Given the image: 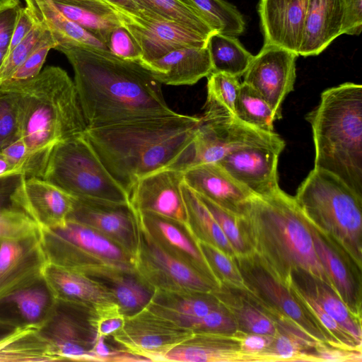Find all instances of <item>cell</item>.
Here are the masks:
<instances>
[{
	"label": "cell",
	"mask_w": 362,
	"mask_h": 362,
	"mask_svg": "<svg viewBox=\"0 0 362 362\" xmlns=\"http://www.w3.org/2000/svg\"><path fill=\"white\" fill-rule=\"evenodd\" d=\"M74 71V84L87 129L175 114L161 83L140 61L79 45H59Z\"/></svg>",
	"instance_id": "6da1fadb"
},
{
	"label": "cell",
	"mask_w": 362,
	"mask_h": 362,
	"mask_svg": "<svg viewBox=\"0 0 362 362\" xmlns=\"http://www.w3.org/2000/svg\"><path fill=\"white\" fill-rule=\"evenodd\" d=\"M200 121V117L175 112L87 129L83 136L129 197L134 184L151 173L187 169Z\"/></svg>",
	"instance_id": "7a4b0ae2"
},
{
	"label": "cell",
	"mask_w": 362,
	"mask_h": 362,
	"mask_svg": "<svg viewBox=\"0 0 362 362\" xmlns=\"http://www.w3.org/2000/svg\"><path fill=\"white\" fill-rule=\"evenodd\" d=\"M239 223L252 253L286 286L293 274H308L334 290L315 252L310 223L293 197L281 188L253 195Z\"/></svg>",
	"instance_id": "3957f363"
},
{
	"label": "cell",
	"mask_w": 362,
	"mask_h": 362,
	"mask_svg": "<svg viewBox=\"0 0 362 362\" xmlns=\"http://www.w3.org/2000/svg\"><path fill=\"white\" fill-rule=\"evenodd\" d=\"M13 91L19 94L20 135L30 154L26 177L43 179L52 148L87 129L74 82L49 66Z\"/></svg>",
	"instance_id": "277c9868"
},
{
	"label": "cell",
	"mask_w": 362,
	"mask_h": 362,
	"mask_svg": "<svg viewBox=\"0 0 362 362\" xmlns=\"http://www.w3.org/2000/svg\"><path fill=\"white\" fill-rule=\"evenodd\" d=\"M305 118L314 168L336 175L362 197V86L347 82L326 89Z\"/></svg>",
	"instance_id": "5b68a950"
},
{
	"label": "cell",
	"mask_w": 362,
	"mask_h": 362,
	"mask_svg": "<svg viewBox=\"0 0 362 362\" xmlns=\"http://www.w3.org/2000/svg\"><path fill=\"white\" fill-rule=\"evenodd\" d=\"M309 223L362 269V197L329 172L313 168L293 197Z\"/></svg>",
	"instance_id": "8992f818"
},
{
	"label": "cell",
	"mask_w": 362,
	"mask_h": 362,
	"mask_svg": "<svg viewBox=\"0 0 362 362\" xmlns=\"http://www.w3.org/2000/svg\"><path fill=\"white\" fill-rule=\"evenodd\" d=\"M40 239L47 262L54 265L84 274L102 269L136 273L131 254L76 221L40 227Z\"/></svg>",
	"instance_id": "52a82bcc"
},
{
	"label": "cell",
	"mask_w": 362,
	"mask_h": 362,
	"mask_svg": "<svg viewBox=\"0 0 362 362\" xmlns=\"http://www.w3.org/2000/svg\"><path fill=\"white\" fill-rule=\"evenodd\" d=\"M43 180L76 198L129 204L83 135L52 148Z\"/></svg>",
	"instance_id": "ba28073f"
},
{
	"label": "cell",
	"mask_w": 362,
	"mask_h": 362,
	"mask_svg": "<svg viewBox=\"0 0 362 362\" xmlns=\"http://www.w3.org/2000/svg\"><path fill=\"white\" fill-rule=\"evenodd\" d=\"M135 217L136 245L134 267L144 284L154 291L180 293H211L218 287L212 280L165 251L136 214Z\"/></svg>",
	"instance_id": "9c48e42d"
},
{
	"label": "cell",
	"mask_w": 362,
	"mask_h": 362,
	"mask_svg": "<svg viewBox=\"0 0 362 362\" xmlns=\"http://www.w3.org/2000/svg\"><path fill=\"white\" fill-rule=\"evenodd\" d=\"M246 288L279 314L290 320L314 340L341 347L316 320L308 309L254 255L233 258Z\"/></svg>",
	"instance_id": "30bf717a"
},
{
	"label": "cell",
	"mask_w": 362,
	"mask_h": 362,
	"mask_svg": "<svg viewBox=\"0 0 362 362\" xmlns=\"http://www.w3.org/2000/svg\"><path fill=\"white\" fill-rule=\"evenodd\" d=\"M193 332L146 307L125 317L123 327L111 337L120 348L132 354L148 361H163L167 352Z\"/></svg>",
	"instance_id": "8fae6325"
},
{
	"label": "cell",
	"mask_w": 362,
	"mask_h": 362,
	"mask_svg": "<svg viewBox=\"0 0 362 362\" xmlns=\"http://www.w3.org/2000/svg\"><path fill=\"white\" fill-rule=\"evenodd\" d=\"M200 117L188 168L204 163H217L240 146L285 143L274 132L257 129L238 119L220 120Z\"/></svg>",
	"instance_id": "7c38bea8"
},
{
	"label": "cell",
	"mask_w": 362,
	"mask_h": 362,
	"mask_svg": "<svg viewBox=\"0 0 362 362\" xmlns=\"http://www.w3.org/2000/svg\"><path fill=\"white\" fill-rule=\"evenodd\" d=\"M115 10L141 49V63L153 61L178 48L207 46L209 37L152 13L143 11L139 16H133Z\"/></svg>",
	"instance_id": "4fadbf2b"
},
{
	"label": "cell",
	"mask_w": 362,
	"mask_h": 362,
	"mask_svg": "<svg viewBox=\"0 0 362 362\" xmlns=\"http://www.w3.org/2000/svg\"><path fill=\"white\" fill-rule=\"evenodd\" d=\"M65 304L67 309L58 312L42 334L59 361H95L94 346L98 337L95 310L85 305Z\"/></svg>",
	"instance_id": "5bb4252c"
},
{
	"label": "cell",
	"mask_w": 362,
	"mask_h": 362,
	"mask_svg": "<svg viewBox=\"0 0 362 362\" xmlns=\"http://www.w3.org/2000/svg\"><path fill=\"white\" fill-rule=\"evenodd\" d=\"M297 57L284 48L264 44L244 74L243 82L257 90L280 119L281 105L294 89Z\"/></svg>",
	"instance_id": "9a60e30c"
},
{
	"label": "cell",
	"mask_w": 362,
	"mask_h": 362,
	"mask_svg": "<svg viewBox=\"0 0 362 362\" xmlns=\"http://www.w3.org/2000/svg\"><path fill=\"white\" fill-rule=\"evenodd\" d=\"M284 147L285 143L243 146L217 163L253 194L266 196L280 189L278 162Z\"/></svg>",
	"instance_id": "2e32d148"
},
{
	"label": "cell",
	"mask_w": 362,
	"mask_h": 362,
	"mask_svg": "<svg viewBox=\"0 0 362 362\" xmlns=\"http://www.w3.org/2000/svg\"><path fill=\"white\" fill-rule=\"evenodd\" d=\"M184 172L165 168L139 180L129 194L134 210L151 213L183 226L189 234L181 184ZM190 235V234H189Z\"/></svg>",
	"instance_id": "e0dca14e"
},
{
	"label": "cell",
	"mask_w": 362,
	"mask_h": 362,
	"mask_svg": "<svg viewBox=\"0 0 362 362\" xmlns=\"http://www.w3.org/2000/svg\"><path fill=\"white\" fill-rule=\"evenodd\" d=\"M67 218L95 230L134 257L136 224L130 204L74 197L73 209Z\"/></svg>",
	"instance_id": "ac0fdd59"
},
{
	"label": "cell",
	"mask_w": 362,
	"mask_h": 362,
	"mask_svg": "<svg viewBox=\"0 0 362 362\" xmlns=\"http://www.w3.org/2000/svg\"><path fill=\"white\" fill-rule=\"evenodd\" d=\"M47 264L40 234L0 240V303L15 291L42 280Z\"/></svg>",
	"instance_id": "d6986e66"
},
{
	"label": "cell",
	"mask_w": 362,
	"mask_h": 362,
	"mask_svg": "<svg viewBox=\"0 0 362 362\" xmlns=\"http://www.w3.org/2000/svg\"><path fill=\"white\" fill-rule=\"evenodd\" d=\"M308 0H259L258 12L264 44L298 55L303 40Z\"/></svg>",
	"instance_id": "ffe728a7"
},
{
	"label": "cell",
	"mask_w": 362,
	"mask_h": 362,
	"mask_svg": "<svg viewBox=\"0 0 362 362\" xmlns=\"http://www.w3.org/2000/svg\"><path fill=\"white\" fill-rule=\"evenodd\" d=\"M310 228L315 252L334 292L350 311L361 319V269L339 246L311 224Z\"/></svg>",
	"instance_id": "44dd1931"
},
{
	"label": "cell",
	"mask_w": 362,
	"mask_h": 362,
	"mask_svg": "<svg viewBox=\"0 0 362 362\" xmlns=\"http://www.w3.org/2000/svg\"><path fill=\"white\" fill-rule=\"evenodd\" d=\"M183 182L196 194L240 216L253 194L217 163L192 166L184 171Z\"/></svg>",
	"instance_id": "7402d4cb"
},
{
	"label": "cell",
	"mask_w": 362,
	"mask_h": 362,
	"mask_svg": "<svg viewBox=\"0 0 362 362\" xmlns=\"http://www.w3.org/2000/svg\"><path fill=\"white\" fill-rule=\"evenodd\" d=\"M42 280L55 303L85 305L98 312L117 305L100 284L78 272L46 264Z\"/></svg>",
	"instance_id": "603a6c76"
},
{
	"label": "cell",
	"mask_w": 362,
	"mask_h": 362,
	"mask_svg": "<svg viewBox=\"0 0 362 362\" xmlns=\"http://www.w3.org/2000/svg\"><path fill=\"white\" fill-rule=\"evenodd\" d=\"M26 177L20 171L0 175V240L40 234V225L30 215L25 192Z\"/></svg>",
	"instance_id": "cb8c5ba5"
},
{
	"label": "cell",
	"mask_w": 362,
	"mask_h": 362,
	"mask_svg": "<svg viewBox=\"0 0 362 362\" xmlns=\"http://www.w3.org/2000/svg\"><path fill=\"white\" fill-rule=\"evenodd\" d=\"M134 211L139 220L165 251L212 280L218 287L220 286L194 239L183 226L154 214Z\"/></svg>",
	"instance_id": "d4e9b609"
},
{
	"label": "cell",
	"mask_w": 362,
	"mask_h": 362,
	"mask_svg": "<svg viewBox=\"0 0 362 362\" xmlns=\"http://www.w3.org/2000/svg\"><path fill=\"white\" fill-rule=\"evenodd\" d=\"M163 361L252 362L240 348L234 334L194 332L191 337L171 349Z\"/></svg>",
	"instance_id": "484cf974"
},
{
	"label": "cell",
	"mask_w": 362,
	"mask_h": 362,
	"mask_svg": "<svg viewBox=\"0 0 362 362\" xmlns=\"http://www.w3.org/2000/svg\"><path fill=\"white\" fill-rule=\"evenodd\" d=\"M141 64L160 83L170 86L193 85L213 71L207 46L178 48Z\"/></svg>",
	"instance_id": "4316f807"
},
{
	"label": "cell",
	"mask_w": 362,
	"mask_h": 362,
	"mask_svg": "<svg viewBox=\"0 0 362 362\" xmlns=\"http://www.w3.org/2000/svg\"><path fill=\"white\" fill-rule=\"evenodd\" d=\"M344 0H308L298 55H317L341 35Z\"/></svg>",
	"instance_id": "83f0119b"
},
{
	"label": "cell",
	"mask_w": 362,
	"mask_h": 362,
	"mask_svg": "<svg viewBox=\"0 0 362 362\" xmlns=\"http://www.w3.org/2000/svg\"><path fill=\"white\" fill-rule=\"evenodd\" d=\"M213 296L235 320L238 329L275 337L276 323L261 300L247 288L220 285Z\"/></svg>",
	"instance_id": "f1b7e54d"
},
{
	"label": "cell",
	"mask_w": 362,
	"mask_h": 362,
	"mask_svg": "<svg viewBox=\"0 0 362 362\" xmlns=\"http://www.w3.org/2000/svg\"><path fill=\"white\" fill-rule=\"evenodd\" d=\"M25 192L30 213L40 227L64 223L73 209L74 197L43 179L26 178Z\"/></svg>",
	"instance_id": "f546056e"
},
{
	"label": "cell",
	"mask_w": 362,
	"mask_h": 362,
	"mask_svg": "<svg viewBox=\"0 0 362 362\" xmlns=\"http://www.w3.org/2000/svg\"><path fill=\"white\" fill-rule=\"evenodd\" d=\"M25 1L34 18L50 32L57 46L79 45L109 52L103 42L66 17L52 0Z\"/></svg>",
	"instance_id": "4dcf8cb0"
},
{
	"label": "cell",
	"mask_w": 362,
	"mask_h": 362,
	"mask_svg": "<svg viewBox=\"0 0 362 362\" xmlns=\"http://www.w3.org/2000/svg\"><path fill=\"white\" fill-rule=\"evenodd\" d=\"M86 275L100 284L113 296L125 317L146 308L154 293L136 273L103 269Z\"/></svg>",
	"instance_id": "1f68e13d"
},
{
	"label": "cell",
	"mask_w": 362,
	"mask_h": 362,
	"mask_svg": "<svg viewBox=\"0 0 362 362\" xmlns=\"http://www.w3.org/2000/svg\"><path fill=\"white\" fill-rule=\"evenodd\" d=\"M52 1L66 17L105 45L112 30L122 24L116 10L103 0Z\"/></svg>",
	"instance_id": "d6a6232c"
},
{
	"label": "cell",
	"mask_w": 362,
	"mask_h": 362,
	"mask_svg": "<svg viewBox=\"0 0 362 362\" xmlns=\"http://www.w3.org/2000/svg\"><path fill=\"white\" fill-rule=\"evenodd\" d=\"M40 327L29 323L0 339V361H58Z\"/></svg>",
	"instance_id": "836d02e7"
},
{
	"label": "cell",
	"mask_w": 362,
	"mask_h": 362,
	"mask_svg": "<svg viewBox=\"0 0 362 362\" xmlns=\"http://www.w3.org/2000/svg\"><path fill=\"white\" fill-rule=\"evenodd\" d=\"M181 191L185 202L189 234L195 240L209 243L233 258L237 254L221 227L197 194L184 182Z\"/></svg>",
	"instance_id": "e575fe53"
},
{
	"label": "cell",
	"mask_w": 362,
	"mask_h": 362,
	"mask_svg": "<svg viewBox=\"0 0 362 362\" xmlns=\"http://www.w3.org/2000/svg\"><path fill=\"white\" fill-rule=\"evenodd\" d=\"M291 280L358 341L362 343L361 319L355 316L326 284L308 274H293Z\"/></svg>",
	"instance_id": "d590c367"
},
{
	"label": "cell",
	"mask_w": 362,
	"mask_h": 362,
	"mask_svg": "<svg viewBox=\"0 0 362 362\" xmlns=\"http://www.w3.org/2000/svg\"><path fill=\"white\" fill-rule=\"evenodd\" d=\"M207 97L202 117L230 120L236 118L235 102L240 83L238 77L213 71L208 76Z\"/></svg>",
	"instance_id": "8d00e7d4"
},
{
	"label": "cell",
	"mask_w": 362,
	"mask_h": 362,
	"mask_svg": "<svg viewBox=\"0 0 362 362\" xmlns=\"http://www.w3.org/2000/svg\"><path fill=\"white\" fill-rule=\"evenodd\" d=\"M141 11L177 23L209 37L216 33L191 0H132Z\"/></svg>",
	"instance_id": "74e56055"
},
{
	"label": "cell",
	"mask_w": 362,
	"mask_h": 362,
	"mask_svg": "<svg viewBox=\"0 0 362 362\" xmlns=\"http://www.w3.org/2000/svg\"><path fill=\"white\" fill-rule=\"evenodd\" d=\"M207 48L213 71L226 73L238 78L244 75L254 57L236 37L218 33L209 37Z\"/></svg>",
	"instance_id": "f35d334b"
},
{
	"label": "cell",
	"mask_w": 362,
	"mask_h": 362,
	"mask_svg": "<svg viewBox=\"0 0 362 362\" xmlns=\"http://www.w3.org/2000/svg\"><path fill=\"white\" fill-rule=\"evenodd\" d=\"M235 110L236 118L266 132H274V122L280 119L267 100L244 82L240 83Z\"/></svg>",
	"instance_id": "ab89813d"
},
{
	"label": "cell",
	"mask_w": 362,
	"mask_h": 362,
	"mask_svg": "<svg viewBox=\"0 0 362 362\" xmlns=\"http://www.w3.org/2000/svg\"><path fill=\"white\" fill-rule=\"evenodd\" d=\"M212 29L218 33L237 37L245 32L243 16L224 0H191Z\"/></svg>",
	"instance_id": "60d3db41"
},
{
	"label": "cell",
	"mask_w": 362,
	"mask_h": 362,
	"mask_svg": "<svg viewBox=\"0 0 362 362\" xmlns=\"http://www.w3.org/2000/svg\"><path fill=\"white\" fill-rule=\"evenodd\" d=\"M56 46L55 40L45 28L26 59L8 79L0 85V91H13L35 78L40 73L49 51Z\"/></svg>",
	"instance_id": "b9f144b4"
},
{
	"label": "cell",
	"mask_w": 362,
	"mask_h": 362,
	"mask_svg": "<svg viewBox=\"0 0 362 362\" xmlns=\"http://www.w3.org/2000/svg\"><path fill=\"white\" fill-rule=\"evenodd\" d=\"M288 286L293 294L315 317L318 323L329 333L342 348L351 350H362V343L358 341L349 332L329 316L311 296L300 288L292 280Z\"/></svg>",
	"instance_id": "7bdbcfd3"
},
{
	"label": "cell",
	"mask_w": 362,
	"mask_h": 362,
	"mask_svg": "<svg viewBox=\"0 0 362 362\" xmlns=\"http://www.w3.org/2000/svg\"><path fill=\"white\" fill-rule=\"evenodd\" d=\"M194 241L220 285L246 288L244 280L233 258L209 243L197 239Z\"/></svg>",
	"instance_id": "ee69618b"
},
{
	"label": "cell",
	"mask_w": 362,
	"mask_h": 362,
	"mask_svg": "<svg viewBox=\"0 0 362 362\" xmlns=\"http://www.w3.org/2000/svg\"><path fill=\"white\" fill-rule=\"evenodd\" d=\"M215 218L227 239L235 250L237 256L252 254L239 223V216L233 214L209 199L197 194Z\"/></svg>",
	"instance_id": "f6af8a7d"
},
{
	"label": "cell",
	"mask_w": 362,
	"mask_h": 362,
	"mask_svg": "<svg viewBox=\"0 0 362 362\" xmlns=\"http://www.w3.org/2000/svg\"><path fill=\"white\" fill-rule=\"evenodd\" d=\"M49 293L42 288L29 286L9 295L3 303L14 304L29 323H36L49 301Z\"/></svg>",
	"instance_id": "bcb514c9"
},
{
	"label": "cell",
	"mask_w": 362,
	"mask_h": 362,
	"mask_svg": "<svg viewBox=\"0 0 362 362\" xmlns=\"http://www.w3.org/2000/svg\"><path fill=\"white\" fill-rule=\"evenodd\" d=\"M20 136L19 94L0 91V151Z\"/></svg>",
	"instance_id": "7dc6e473"
},
{
	"label": "cell",
	"mask_w": 362,
	"mask_h": 362,
	"mask_svg": "<svg viewBox=\"0 0 362 362\" xmlns=\"http://www.w3.org/2000/svg\"><path fill=\"white\" fill-rule=\"evenodd\" d=\"M35 25L29 34L20 43L7 52L0 68V85L8 79L23 63L40 39L45 28L35 18Z\"/></svg>",
	"instance_id": "c3c4849f"
},
{
	"label": "cell",
	"mask_w": 362,
	"mask_h": 362,
	"mask_svg": "<svg viewBox=\"0 0 362 362\" xmlns=\"http://www.w3.org/2000/svg\"><path fill=\"white\" fill-rule=\"evenodd\" d=\"M109 52L127 60L140 61L142 52L136 39L123 25L114 28L105 43Z\"/></svg>",
	"instance_id": "681fc988"
},
{
	"label": "cell",
	"mask_w": 362,
	"mask_h": 362,
	"mask_svg": "<svg viewBox=\"0 0 362 362\" xmlns=\"http://www.w3.org/2000/svg\"><path fill=\"white\" fill-rule=\"evenodd\" d=\"M233 334L240 341L241 350L251 357L252 362L274 361L270 353L274 337L248 333L240 329Z\"/></svg>",
	"instance_id": "f907efd6"
},
{
	"label": "cell",
	"mask_w": 362,
	"mask_h": 362,
	"mask_svg": "<svg viewBox=\"0 0 362 362\" xmlns=\"http://www.w3.org/2000/svg\"><path fill=\"white\" fill-rule=\"evenodd\" d=\"M309 361L361 362V350H351L317 342L308 354Z\"/></svg>",
	"instance_id": "816d5d0a"
},
{
	"label": "cell",
	"mask_w": 362,
	"mask_h": 362,
	"mask_svg": "<svg viewBox=\"0 0 362 362\" xmlns=\"http://www.w3.org/2000/svg\"><path fill=\"white\" fill-rule=\"evenodd\" d=\"M20 7V2L0 0V49L8 51Z\"/></svg>",
	"instance_id": "f5cc1de1"
},
{
	"label": "cell",
	"mask_w": 362,
	"mask_h": 362,
	"mask_svg": "<svg viewBox=\"0 0 362 362\" xmlns=\"http://www.w3.org/2000/svg\"><path fill=\"white\" fill-rule=\"evenodd\" d=\"M95 313V327L98 337H110L122 328L124 324L125 317L122 313L118 305Z\"/></svg>",
	"instance_id": "db71d44e"
},
{
	"label": "cell",
	"mask_w": 362,
	"mask_h": 362,
	"mask_svg": "<svg viewBox=\"0 0 362 362\" xmlns=\"http://www.w3.org/2000/svg\"><path fill=\"white\" fill-rule=\"evenodd\" d=\"M0 151L8 163L12 171H20L25 175L30 154L21 136L7 144Z\"/></svg>",
	"instance_id": "11a10c76"
},
{
	"label": "cell",
	"mask_w": 362,
	"mask_h": 362,
	"mask_svg": "<svg viewBox=\"0 0 362 362\" xmlns=\"http://www.w3.org/2000/svg\"><path fill=\"white\" fill-rule=\"evenodd\" d=\"M342 34L359 35L362 30V0H344Z\"/></svg>",
	"instance_id": "9f6ffc18"
},
{
	"label": "cell",
	"mask_w": 362,
	"mask_h": 362,
	"mask_svg": "<svg viewBox=\"0 0 362 362\" xmlns=\"http://www.w3.org/2000/svg\"><path fill=\"white\" fill-rule=\"evenodd\" d=\"M35 20L27 6L20 7L7 52L20 43L32 30Z\"/></svg>",
	"instance_id": "6f0895ef"
},
{
	"label": "cell",
	"mask_w": 362,
	"mask_h": 362,
	"mask_svg": "<svg viewBox=\"0 0 362 362\" xmlns=\"http://www.w3.org/2000/svg\"><path fill=\"white\" fill-rule=\"evenodd\" d=\"M114 8L122 12L139 16L141 13V8L132 0H103Z\"/></svg>",
	"instance_id": "680465c9"
},
{
	"label": "cell",
	"mask_w": 362,
	"mask_h": 362,
	"mask_svg": "<svg viewBox=\"0 0 362 362\" xmlns=\"http://www.w3.org/2000/svg\"><path fill=\"white\" fill-rule=\"evenodd\" d=\"M12 171L6 158L0 151V175Z\"/></svg>",
	"instance_id": "91938a15"
},
{
	"label": "cell",
	"mask_w": 362,
	"mask_h": 362,
	"mask_svg": "<svg viewBox=\"0 0 362 362\" xmlns=\"http://www.w3.org/2000/svg\"><path fill=\"white\" fill-rule=\"evenodd\" d=\"M7 51L4 49H0V68L4 61V59L6 56Z\"/></svg>",
	"instance_id": "94428289"
},
{
	"label": "cell",
	"mask_w": 362,
	"mask_h": 362,
	"mask_svg": "<svg viewBox=\"0 0 362 362\" xmlns=\"http://www.w3.org/2000/svg\"><path fill=\"white\" fill-rule=\"evenodd\" d=\"M13 1H14L16 2H20L19 0H13Z\"/></svg>",
	"instance_id": "6125c7cd"
}]
</instances>
